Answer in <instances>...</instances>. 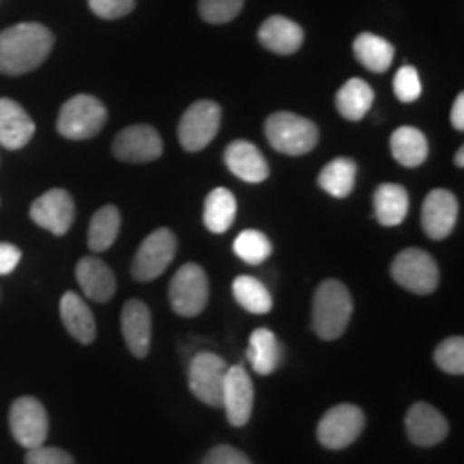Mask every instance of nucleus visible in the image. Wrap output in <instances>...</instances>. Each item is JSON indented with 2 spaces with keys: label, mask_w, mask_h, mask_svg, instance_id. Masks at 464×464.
I'll list each match as a JSON object with an SVG mask.
<instances>
[{
  "label": "nucleus",
  "mask_w": 464,
  "mask_h": 464,
  "mask_svg": "<svg viewBox=\"0 0 464 464\" xmlns=\"http://www.w3.org/2000/svg\"><path fill=\"white\" fill-rule=\"evenodd\" d=\"M404 426L411 443L420 445V448H434L440 440H445L450 432L448 420L432 404L426 402H417L411 406L409 413H406Z\"/></svg>",
  "instance_id": "nucleus-16"
},
{
  "label": "nucleus",
  "mask_w": 464,
  "mask_h": 464,
  "mask_svg": "<svg viewBox=\"0 0 464 464\" xmlns=\"http://www.w3.org/2000/svg\"><path fill=\"white\" fill-rule=\"evenodd\" d=\"M374 103V91L365 80L351 78L335 95V108L346 121H362Z\"/></svg>",
  "instance_id": "nucleus-27"
},
{
  "label": "nucleus",
  "mask_w": 464,
  "mask_h": 464,
  "mask_svg": "<svg viewBox=\"0 0 464 464\" xmlns=\"http://www.w3.org/2000/svg\"><path fill=\"white\" fill-rule=\"evenodd\" d=\"M393 92L402 103H413L421 97V80L415 67L404 65L393 78Z\"/></svg>",
  "instance_id": "nucleus-35"
},
{
  "label": "nucleus",
  "mask_w": 464,
  "mask_h": 464,
  "mask_svg": "<svg viewBox=\"0 0 464 464\" xmlns=\"http://www.w3.org/2000/svg\"><path fill=\"white\" fill-rule=\"evenodd\" d=\"M33 222L42 228L50 230L52 235H67L75 218V205L72 194L65 189H50L39 196L31 207Z\"/></svg>",
  "instance_id": "nucleus-12"
},
{
  "label": "nucleus",
  "mask_w": 464,
  "mask_h": 464,
  "mask_svg": "<svg viewBox=\"0 0 464 464\" xmlns=\"http://www.w3.org/2000/svg\"><path fill=\"white\" fill-rule=\"evenodd\" d=\"M237 219V200L232 191L226 188H216L208 191L205 200V226L216 235H222L232 228Z\"/></svg>",
  "instance_id": "nucleus-28"
},
{
  "label": "nucleus",
  "mask_w": 464,
  "mask_h": 464,
  "mask_svg": "<svg viewBox=\"0 0 464 464\" xmlns=\"http://www.w3.org/2000/svg\"><path fill=\"white\" fill-rule=\"evenodd\" d=\"M106 106L92 95H75L61 108L56 130L67 140H89L106 125Z\"/></svg>",
  "instance_id": "nucleus-4"
},
{
  "label": "nucleus",
  "mask_w": 464,
  "mask_h": 464,
  "mask_svg": "<svg viewBox=\"0 0 464 464\" xmlns=\"http://www.w3.org/2000/svg\"><path fill=\"white\" fill-rule=\"evenodd\" d=\"M456 166H458V168L464 166V149H462V147L458 149V153H456Z\"/></svg>",
  "instance_id": "nucleus-41"
},
{
  "label": "nucleus",
  "mask_w": 464,
  "mask_h": 464,
  "mask_svg": "<svg viewBox=\"0 0 464 464\" xmlns=\"http://www.w3.org/2000/svg\"><path fill=\"white\" fill-rule=\"evenodd\" d=\"M246 0H200L198 11L208 24H228L241 14Z\"/></svg>",
  "instance_id": "nucleus-34"
},
{
  "label": "nucleus",
  "mask_w": 464,
  "mask_h": 464,
  "mask_svg": "<svg viewBox=\"0 0 464 464\" xmlns=\"http://www.w3.org/2000/svg\"><path fill=\"white\" fill-rule=\"evenodd\" d=\"M392 155L400 166L417 168L428 160V140L417 127H398L392 133Z\"/></svg>",
  "instance_id": "nucleus-24"
},
{
  "label": "nucleus",
  "mask_w": 464,
  "mask_h": 464,
  "mask_svg": "<svg viewBox=\"0 0 464 464\" xmlns=\"http://www.w3.org/2000/svg\"><path fill=\"white\" fill-rule=\"evenodd\" d=\"M54 34L37 22H24L0 33V73L22 75L50 56Z\"/></svg>",
  "instance_id": "nucleus-1"
},
{
  "label": "nucleus",
  "mask_w": 464,
  "mask_h": 464,
  "mask_svg": "<svg viewBox=\"0 0 464 464\" xmlns=\"http://www.w3.org/2000/svg\"><path fill=\"white\" fill-rule=\"evenodd\" d=\"M357 164L348 158H338L329 161L318 174V185L334 198H346L355 188Z\"/></svg>",
  "instance_id": "nucleus-29"
},
{
  "label": "nucleus",
  "mask_w": 464,
  "mask_h": 464,
  "mask_svg": "<svg viewBox=\"0 0 464 464\" xmlns=\"http://www.w3.org/2000/svg\"><path fill=\"white\" fill-rule=\"evenodd\" d=\"M451 125H454L458 131L464 130V95L462 92L456 97L454 108H451Z\"/></svg>",
  "instance_id": "nucleus-40"
},
{
  "label": "nucleus",
  "mask_w": 464,
  "mask_h": 464,
  "mask_svg": "<svg viewBox=\"0 0 464 464\" xmlns=\"http://www.w3.org/2000/svg\"><path fill=\"white\" fill-rule=\"evenodd\" d=\"M26 464H75V462L65 450L45 448V445H39V448L28 450Z\"/></svg>",
  "instance_id": "nucleus-37"
},
{
  "label": "nucleus",
  "mask_w": 464,
  "mask_h": 464,
  "mask_svg": "<svg viewBox=\"0 0 464 464\" xmlns=\"http://www.w3.org/2000/svg\"><path fill=\"white\" fill-rule=\"evenodd\" d=\"M34 136V123L28 112L14 100L0 97V144L17 150L26 147Z\"/></svg>",
  "instance_id": "nucleus-19"
},
{
  "label": "nucleus",
  "mask_w": 464,
  "mask_h": 464,
  "mask_svg": "<svg viewBox=\"0 0 464 464\" xmlns=\"http://www.w3.org/2000/svg\"><path fill=\"white\" fill-rule=\"evenodd\" d=\"M247 359L256 374L266 376L276 372L277 365L282 362V346H280V340L276 338V334L271 332V329L260 327L249 335Z\"/></svg>",
  "instance_id": "nucleus-23"
},
{
  "label": "nucleus",
  "mask_w": 464,
  "mask_h": 464,
  "mask_svg": "<svg viewBox=\"0 0 464 464\" xmlns=\"http://www.w3.org/2000/svg\"><path fill=\"white\" fill-rule=\"evenodd\" d=\"M89 7L102 20H119L131 14L136 0H89Z\"/></svg>",
  "instance_id": "nucleus-36"
},
{
  "label": "nucleus",
  "mask_w": 464,
  "mask_h": 464,
  "mask_svg": "<svg viewBox=\"0 0 464 464\" xmlns=\"http://www.w3.org/2000/svg\"><path fill=\"white\" fill-rule=\"evenodd\" d=\"M121 329H123L125 344L136 357H147L150 348V310L142 301L130 299L123 305V314H121Z\"/></svg>",
  "instance_id": "nucleus-18"
},
{
  "label": "nucleus",
  "mask_w": 464,
  "mask_h": 464,
  "mask_svg": "<svg viewBox=\"0 0 464 464\" xmlns=\"http://www.w3.org/2000/svg\"><path fill=\"white\" fill-rule=\"evenodd\" d=\"M235 254L243 263L247 265H260L271 256V241L266 239V235L258 230H243L235 239Z\"/></svg>",
  "instance_id": "nucleus-32"
},
{
  "label": "nucleus",
  "mask_w": 464,
  "mask_h": 464,
  "mask_svg": "<svg viewBox=\"0 0 464 464\" xmlns=\"http://www.w3.org/2000/svg\"><path fill=\"white\" fill-rule=\"evenodd\" d=\"M75 277H78L80 288L86 297L97 301V304H106L116 290L114 274L110 266L100 258L86 256L75 266Z\"/></svg>",
  "instance_id": "nucleus-21"
},
{
  "label": "nucleus",
  "mask_w": 464,
  "mask_h": 464,
  "mask_svg": "<svg viewBox=\"0 0 464 464\" xmlns=\"http://www.w3.org/2000/svg\"><path fill=\"white\" fill-rule=\"evenodd\" d=\"M121 228V213L119 208L112 205L102 207L100 211H95V216L91 218L89 226V247L92 252H106L119 237Z\"/></svg>",
  "instance_id": "nucleus-30"
},
{
  "label": "nucleus",
  "mask_w": 464,
  "mask_h": 464,
  "mask_svg": "<svg viewBox=\"0 0 464 464\" xmlns=\"http://www.w3.org/2000/svg\"><path fill=\"white\" fill-rule=\"evenodd\" d=\"M353 316V297L340 280H324L314 293L312 327L318 338L335 340L346 332Z\"/></svg>",
  "instance_id": "nucleus-2"
},
{
  "label": "nucleus",
  "mask_w": 464,
  "mask_h": 464,
  "mask_svg": "<svg viewBox=\"0 0 464 464\" xmlns=\"http://www.w3.org/2000/svg\"><path fill=\"white\" fill-rule=\"evenodd\" d=\"M396 284L415 295H430L439 286V266L428 252L409 247L400 252L392 263Z\"/></svg>",
  "instance_id": "nucleus-5"
},
{
  "label": "nucleus",
  "mask_w": 464,
  "mask_h": 464,
  "mask_svg": "<svg viewBox=\"0 0 464 464\" xmlns=\"http://www.w3.org/2000/svg\"><path fill=\"white\" fill-rule=\"evenodd\" d=\"M258 39L266 50L288 56L304 45V28L284 15H271L260 26Z\"/></svg>",
  "instance_id": "nucleus-20"
},
{
  "label": "nucleus",
  "mask_w": 464,
  "mask_h": 464,
  "mask_svg": "<svg viewBox=\"0 0 464 464\" xmlns=\"http://www.w3.org/2000/svg\"><path fill=\"white\" fill-rule=\"evenodd\" d=\"M61 318L72 338L78 340L80 344H91L97 338V323L91 307L72 290L63 295L61 299Z\"/></svg>",
  "instance_id": "nucleus-22"
},
{
  "label": "nucleus",
  "mask_w": 464,
  "mask_h": 464,
  "mask_svg": "<svg viewBox=\"0 0 464 464\" xmlns=\"http://www.w3.org/2000/svg\"><path fill=\"white\" fill-rule=\"evenodd\" d=\"M219 121H222V110L216 102L200 100L185 110L179 121V142L185 150L196 153L211 144L219 131Z\"/></svg>",
  "instance_id": "nucleus-7"
},
{
  "label": "nucleus",
  "mask_w": 464,
  "mask_h": 464,
  "mask_svg": "<svg viewBox=\"0 0 464 464\" xmlns=\"http://www.w3.org/2000/svg\"><path fill=\"white\" fill-rule=\"evenodd\" d=\"M9 428L22 448H39L45 443L50 430L45 406L37 398H17L9 411Z\"/></svg>",
  "instance_id": "nucleus-10"
},
{
  "label": "nucleus",
  "mask_w": 464,
  "mask_h": 464,
  "mask_svg": "<svg viewBox=\"0 0 464 464\" xmlns=\"http://www.w3.org/2000/svg\"><path fill=\"white\" fill-rule=\"evenodd\" d=\"M434 362L443 372L454 376L464 374V340L460 335L440 342L434 351Z\"/></svg>",
  "instance_id": "nucleus-33"
},
{
  "label": "nucleus",
  "mask_w": 464,
  "mask_h": 464,
  "mask_svg": "<svg viewBox=\"0 0 464 464\" xmlns=\"http://www.w3.org/2000/svg\"><path fill=\"white\" fill-rule=\"evenodd\" d=\"M224 161L237 179L246 183H263L269 177V166L258 147L247 140H235L226 147Z\"/></svg>",
  "instance_id": "nucleus-17"
},
{
  "label": "nucleus",
  "mask_w": 464,
  "mask_h": 464,
  "mask_svg": "<svg viewBox=\"0 0 464 464\" xmlns=\"http://www.w3.org/2000/svg\"><path fill=\"white\" fill-rule=\"evenodd\" d=\"M22 260V252L11 243H0V276H7Z\"/></svg>",
  "instance_id": "nucleus-39"
},
{
  "label": "nucleus",
  "mask_w": 464,
  "mask_h": 464,
  "mask_svg": "<svg viewBox=\"0 0 464 464\" xmlns=\"http://www.w3.org/2000/svg\"><path fill=\"white\" fill-rule=\"evenodd\" d=\"M266 140L271 147L290 158L310 153L318 142V127L305 116L293 112H276L265 123Z\"/></svg>",
  "instance_id": "nucleus-3"
},
{
  "label": "nucleus",
  "mask_w": 464,
  "mask_h": 464,
  "mask_svg": "<svg viewBox=\"0 0 464 464\" xmlns=\"http://www.w3.org/2000/svg\"><path fill=\"white\" fill-rule=\"evenodd\" d=\"M232 295L239 301L241 307H246L252 314H269L274 301L266 286L252 276H239L232 282Z\"/></svg>",
  "instance_id": "nucleus-31"
},
{
  "label": "nucleus",
  "mask_w": 464,
  "mask_h": 464,
  "mask_svg": "<svg viewBox=\"0 0 464 464\" xmlns=\"http://www.w3.org/2000/svg\"><path fill=\"white\" fill-rule=\"evenodd\" d=\"M116 160L130 161V164H144V161L158 160L164 150L158 130L150 125H131L116 136L114 140Z\"/></svg>",
  "instance_id": "nucleus-14"
},
{
  "label": "nucleus",
  "mask_w": 464,
  "mask_h": 464,
  "mask_svg": "<svg viewBox=\"0 0 464 464\" xmlns=\"http://www.w3.org/2000/svg\"><path fill=\"white\" fill-rule=\"evenodd\" d=\"M222 406L232 426H246L254 409V385L243 365H228L224 379Z\"/></svg>",
  "instance_id": "nucleus-13"
},
{
  "label": "nucleus",
  "mask_w": 464,
  "mask_h": 464,
  "mask_svg": "<svg viewBox=\"0 0 464 464\" xmlns=\"http://www.w3.org/2000/svg\"><path fill=\"white\" fill-rule=\"evenodd\" d=\"M202 464H252V460L232 445H218V448L207 451Z\"/></svg>",
  "instance_id": "nucleus-38"
},
{
  "label": "nucleus",
  "mask_w": 464,
  "mask_h": 464,
  "mask_svg": "<svg viewBox=\"0 0 464 464\" xmlns=\"http://www.w3.org/2000/svg\"><path fill=\"white\" fill-rule=\"evenodd\" d=\"M458 222V200L450 189H432L421 207V228L434 241L451 235Z\"/></svg>",
  "instance_id": "nucleus-15"
},
{
  "label": "nucleus",
  "mask_w": 464,
  "mask_h": 464,
  "mask_svg": "<svg viewBox=\"0 0 464 464\" xmlns=\"http://www.w3.org/2000/svg\"><path fill=\"white\" fill-rule=\"evenodd\" d=\"M353 52H355L357 61L374 73H385L392 67L393 56H396V48L387 39L372 33L359 34L353 44Z\"/></svg>",
  "instance_id": "nucleus-26"
},
{
  "label": "nucleus",
  "mask_w": 464,
  "mask_h": 464,
  "mask_svg": "<svg viewBox=\"0 0 464 464\" xmlns=\"http://www.w3.org/2000/svg\"><path fill=\"white\" fill-rule=\"evenodd\" d=\"M174 254H177V237H174L172 230L158 228L150 232L138 247L136 256H133V280L150 282L160 277L170 266Z\"/></svg>",
  "instance_id": "nucleus-9"
},
{
  "label": "nucleus",
  "mask_w": 464,
  "mask_h": 464,
  "mask_svg": "<svg viewBox=\"0 0 464 464\" xmlns=\"http://www.w3.org/2000/svg\"><path fill=\"white\" fill-rule=\"evenodd\" d=\"M374 213L381 226H398L409 213V194L402 185L382 183L374 191Z\"/></svg>",
  "instance_id": "nucleus-25"
},
{
  "label": "nucleus",
  "mask_w": 464,
  "mask_h": 464,
  "mask_svg": "<svg viewBox=\"0 0 464 464\" xmlns=\"http://www.w3.org/2000/svg\"><path fill=\"white\" fill-rule=\"evenodd\" d=\"M365 428L363 411L355 404H338L323 415L316 428L318 443L327 450H344L359 439Z\"/></svg>",
  "instance_id": "nucleus-8"
},
{
  "label": "nucleus",
  "mask_w": 464,
  "mask_h": 464,
  "mask_svg": "<svg viewBox=\"0 0 464 464\" xmlns=\"http://www.w3.org/2000/svg\"><path fill=\"white\" fill-rule=\"evenodd\" d=\"M228 363L216 353H198L189 365V390L200 402L208 406H222L224 379Z\"/></svg>",
  "instance_id": "nucleus-11"
},
{
  "label": "nucleus",
  "mask_w": 464,
  "mask_h": 464,
  "mask_svg": "<svg viewBox=\"0 0 464 464\" xmlns=\"http://www.w3.org/2000/svg\"><path fill=\"white\" fill-rule=\"evenodd\" d=\"M170 305L179 316H198L208 301V277L200 265L188 263L170 282Z\"/></svg>",
  "instance_id": "nucleus-6"
}]
</instances>
